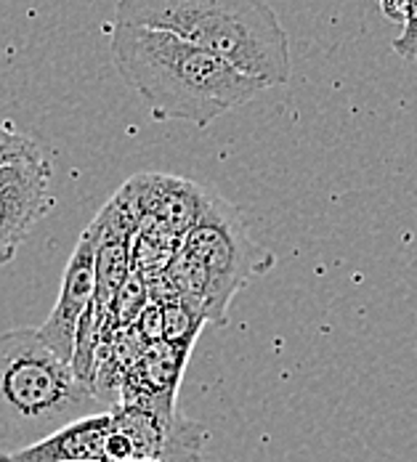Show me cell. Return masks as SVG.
<instances>
[{"instance_id":"7c38bea8","label":"cell","mask_w":417,"mask_h":462,"mask_svg":"<svg viewBox=\"0 0 417 462\" xmlns=\"http://www.w3.org/2000/svg\"><path fill=\"white\" fill-rule=\"evenodd\" d=\"M134 462H162V460H157V457H139V460H134Z\"/></svg>"},{"instance_id":"9c48e42d","label":"cell","mask_w":417,"mask_h":462,"mask_svg":"<svg viewBox=\"0 0 417 462\" xmlns=\"http://www.w3.org/2000/svg\"><path fill=\"white\" fill-rule=\"evenodd\" d=\"M208 324L205 314H199L197 309H191L184 298H176L171 303H162V332L168 343H176V346H184L191 348L199 329Z\"/></svg>"},{"instance_id":"4fadbf2b","label":"cell","mask_w":417,"mask_h":462,"mask_svg":"<svg viewBox=\"0 0 417 462\" xmlns=\"http://www.w3.org/2000/svg\"><path fill=\"white\" fill-rule=\"evenodd\" d=\"M70 462H109V460H70Z\"/></svg>"},{"instance_id":"6da1fadb","label":"cell","mask_w":417,"mask_h":462,"mask_svg":"<svg viewBox=\"0 0 417 462\" xmlns=\"http://www.w3.org/2000/svg\"><path fill=\"white\" fill-rule=\"evenodd\" d=\"M109 51L123 83L157 120L208 128L266 91L258 78L171 30L115 22Z\"/></svg>"},{"instance_id":"277c9868","label":"cell","mask_w":417,"mask_h":462,"mask_svg":"<svg viewBox=\"0 0 417 462\" xmlns=\"http://www.w3.org/2000/svg\"><path fill=\"white\" fill-rule=\"evenodd\" d=\"M189 255L199 261L208 277V322L227 324V311L232 298L255 277L266 274L274 266V255L250 239L239 210L232 202L210 191V199L186 231L181 242Z\"/></svg>"},{"instance_id":"7a4b0ae2","label":"cell","mask_w":417,"mask_h":462,"mask_svg":"<svg viewBox=\"0 0 417 462\" xmlns=\"http://www.w3.org/2000/svg\"><path fill=\"white\" fill-rule=\"evenodd\" d=\"M115 22L171 30L266 88L284 86L292 72L290 38L269 0H117Z\"/></svg>"},{"instance_id":"8fae6325","label":"cell","mask_w":417,"mask_h":462,"mask_svg":"<svg viewBox=\"0 0 417 462\" xmlns=\"http://www.w3.org/2000/svg\"><path fill=\"white\" fill-rule=\"evenodd\" d=\"M41 157H46V154H43L38 141L27 136V134H22L16 125L0 120V173H5L14 165L41 160Z\"/></svg>"},{"instance_id":"ba28073f","label":"cell","mask_w":417,"mask_h":462,"mask_svg":"<svg viewBox=\"0 0 417 462\" xmlns=\"http://www.w3.org/2000/svg\"><path fill=\"white\" fill-rule=\"evenodd\" d=\"M123 189L134 199L141 221L157 224L181 239L197 224V218L202 216L210 199V191L199 184L179 176H160V173L134 176Z\"/></svg>"},{"instance_id":"5b68a950","label":"cell","mask_w":417,"mask_h":462,"mask_svg":"<svg viewBox=\"0 0 417 462\" xmlns=\"http://www.w3.org/2000/svg\"><path fill=\"white\" fill-rule=\"evenodd\" d=\"M115 428L131 441L134 460L157 457L162 462H202L210 439L208 428L184 417L173 399L141 396L112 407Z\"/></svg>"},{"instance_id":"30bf717a","label":"cell","mask_w":417,"mask_h":462,"mask_svg":"<svg viewBox=\"0 0 417 462\" xmlns=\"http://www.w3.org/2000/svg\"><path fill=\"white\" fill-rule=\"evenodd\" d=\"M146 306H149V284H146V277L141 272H136V269H131V274L123 282V287H120L112 309H109V317L115 319L117 327H128V324H134L139 319L141 311Z\"/></svg>"},{"instance_id":"8992f818","label":"cell","mask_w":417,"mask_h":462,"mask_svg":"<svg viewBox=\"0 0 417 462\" xmlns=\"http://www.w3.org/2000/svg\"><path fill=\"white\" fill-rule=\"evenodd\" d=\"M51 181L53 165L48 157L14 165L0 173V266L16 258L27 234L56 208Z\"/></svg>"},{"instance_id":"52a82bcc","label":"cell","mask_w":417,"mask_h":462,"mask_svg":"<svg viewBox=\"0 0 417 462\" xmlns=\"http://www.w3.org/2000/svg\"><path fill=\"white\" fill-rule=\"evenodd\" d=\"M93 303H96V231L88 226L80 234L70 255L53 311L48 314L46 322L38 327L43 340L70 365L75 356L78 327Z\"/></svg>"},{"instance_id":"3957f363","label":"cell","mask_w":417,"mask_h":462,"mask_svg":"<svg viewBox=\"0 0 417 462\" xmlns=\"http://www.w3.org/2000/svg\"><path fill=\"white\" fill-rule=\"evenodd\" d=\"M98 396L32 327L0 332V452H16L91 415Z\"/></svg>"}]
</instances>
